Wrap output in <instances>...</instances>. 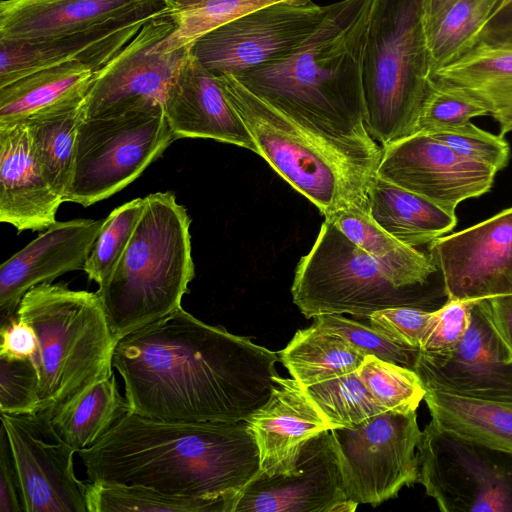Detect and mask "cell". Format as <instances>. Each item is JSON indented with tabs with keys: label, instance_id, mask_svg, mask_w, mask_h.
I'll return each mask as SVG.
<instances>
[{
	"label": "cell",
	"instance_id": "cell-10",
	"mask_svg": "<svg viewBox=\"0 0 512 512\" xmlns=\"http://www.w3.org/2000/svg\"><path fill=\"white\" fill-rule=\"evenodd\" d=\"M417 456V482L441 511L512 512V453L463 439L430 421Z\"/></svg>",
	"mask_w": 512,
	"mask_h": 512
},
{
	"label": "cell",
	"instance_id": "cell-39",
	"mask_svg": "<svg viewBox=\"0 0 512 512\" xmlns=\"http://www.w3.org/2000/svg\"><path fill=\"white\" fill-rule=\"evenodd\" d=\"M486 110L452 85L430 77L414 133L433 134L464 125Z\"/></svg>",
	"mask_w": 512,
	"mask_h": 512
},
{
	"label": "cell",
	"instance_id": "cell-32",
	"mask_svg": "<svg viewBox=\"0 0 512 512\" xmlns=\"http://www.w3.org/2000/svg\"><path fill=\"white\" fill-rule=\"evenodd\" d=\"M278 356L303 388L356 371L365 358L344 338L315 324L298 330Z\"/></svg>",
	"mask_w": 512,
	"mask_h": 512
},
{
	"label": "cell",
	"instance_id": "cell-2",
	"mask_svg": "<svg viewBox=\"0 0 512 512\" xmlns=\"http://www.w3.org/2000/svg\"><path fill=\"white\" fill-rule=\"evenodd\" d=\"M371 3L331 4L322 24L294 50L234 77L337 154L375 176L382 147L367 129L363 87Z\"/></svg>",
	"mask_w": 512,
	"mask_h": 512
},
{
	"label": "cell",
	"instance_id": "cell-8",
	"mask_svg": "<svg viewBox=\"0 0 512 512\" xmlns=\"http://www.w3.org/2000/svg\"><path fill=\"white\" fill-rule=\"evenodd\" d=\"M424 288L399 286L369 254L324 220L318 236L297 264L291 293L306 318L372 313L400 306L429 309Z\"/></svg>",
	"mask_w": 512,
	"mask_h": 512
},
{
	"label": "cell",
	"instance_id": "cell-50",
	"mask_svg": "<svg viewBox=\"0 0 512 512\" xmlns=\"http://www.w3.org/2000/svg\"><path fill=\"white\" fill-rule=\"evenodd\" d=\"M509 1H511V0H499L498 5H497V7H496V8H498V7H500V6L504 5V4H506V3H507V2H509ZM496 8H495V9H496Z\"/></svg>",
	"mask_w": 512,
	"mask_h": 512
},
{
	"label": "cell",
	"instance_id": "cell-36",
	"mask_svg": "<svg viewBox=\"0 0 512 512\" xmlns=\"http://www.w3.org/2000/svg\"><path fill=\"white\" fill-rule=\"evenodd\" d=\"M304 389L331 429L352 427L385 411L369 393L357 370Z\"/></svg>",
	"mask_w": 512,
	"mask_h": 512
},
{
	"label": "cell",
	"instance_id": "cell-13",
	"mask_svg": "<svg viewBox=\"0 0 512 512\" xmlns=\"http://www.w3.org/2000/svg\"><path fill=\"white\" fill-rule=\"evenodd\" d=\"M175 28L168 11L150 19L98 70L84 99V118L164 104L167 89L189 53V46L174 51L162 48Z\"/></svg>",
	"mask_w": 512,
	"mask_h": 512
},
{
	"label": "cell",
	"instance_id": "cell-12",
	"mask_svg": "<svg viewBox=\"0 0 512 512\" xmlns=\"http://www.w3.org/2000/svg\"><path fill=\"white\" fill-rule=\"evenodd\" d=\"M331 4L278 2L248 12L198 38L189 52L214 76H237L277 60L304 42Z\"/></svg>",
	"mask_w": 512,
	"mask_h": 512
},
{
	"label": "cell",
	"instance_id": "cell-35",
	"mask_svg": "<svg viewBox=\"0 0 512 512\" xmlns=\"http://www.w3.org/2000/svg\"><path fill=\"white\" fill-rule=\"evenodd\" d=\"M311 0H168V13L175 30L163 41L162 48L174 51L190 46L206 33L258 8L278 2Z\"/></svg>",
	"mask_w": 512,
	"mask_h": 512
},
{
	"label": "cell",
	"instance_id": "cell-14",
	"mask_svg": "<svg viewBox=\"0 0 512 512\" xmlns=\"http://www.w3.org/2000/svg\"><path fill=\"white\" fill-rule=\"evenodd\" d=\"M26 512H89L88 487L73 469L76 452L44 413H1Z\"/></svg>",
	"mask_w": 512,
	"mask_h": 512
},
{
	"label": "cell",
	"instance_id": "cell-38",
	"mask_svg": "<svg viewBox=\"0 0 512 512\" xmlns=\"http://www.w3.org/2000/svg\"><path fill=\"white\" fill-rule=\"evenodd\" d=\"M145 205L136 198L115 208L104 220L83 270L90 280L101 284L124 252Z\"/></svg>",
	"mask_w": 512,
	"mask_h": 512
},
{
	"label": "cell",
	"instance_id": "cell-26",
	"mask_svg": "<svg viewBox=\"0 0 512 512\" xmlns=\"http://www.w3.org/2000/svg\"><path fill=\"white\" fill-rule=\"evenodd\" d=\"M325 220L374 258L401 287L424 288L438 271L429 255L402 243L374 220L368 199L352 202Z\"/></svg>",
	"mask_w": 512,
	"mask_h": 512
},
{
	"label": "cell",
	"instance_id": "cell-16",
	"mask_svg": "<svg viewBox=\"0 0 512 512\" xmlns=\"http://www.w3.org/2000/svg\"><path fill=\"white\" fill-rule=\"evenodd\" d=\"M447 299L479 301L512 294V207L429 244Z\"/></svg>",
	"mask_w": 512,
	"mask_h": 512
},
{
	"label": "cell",
	"instance_id": "cell-24",
	"mask_svg": "<svg viewBox=\"0 0 512 512\" xmlns=\"http://www.w3.org/2000/svg\"><path fill=\"white\" fill-rule=\"evenodd\" d=\"M146 0H1L0 40H36L88 29Z\"/></svg>",
	"mask_w": 512,
	"mask_h": 512
},
{
	"label": "cell",
	"instance_id": "cell-27",
	"mask_svg": "<svg viewBox=\"0 0 512 512\" xmlns=\"http://www.w3.org/2000/svg\"><path fill=\"white\" fill-rule=\"evenodd\" d=\"M367 196L374 220L411 247L429 245L457 224L455 214L377 175L369 185Z\"/></svg>",
	"mask_w": 512,
	"mask_h": 512
},
{
	"label": "cell",
	"instance_id": "cell-46",
	"mask_svg": "<svg viewBox=\"0 0 512 512\" xmlns=\"http://www.w3.org/2000/svg\"><path fill=\"white\" fill-rule=\"evenodd\" d=\"M0 356L34 358L38 342L33 328L17 314L0 327Z\"/></svg>",
	"mask_w": 512,
	"mask_h": 512
},
{
	"label": "cell",
	"instance_id": "cell-15",
	"mask_svg": "<svg viewBox=\"0 0 512 512\" xmlns=\"http://www.w3.org/2000/svg\"><path fill=\"white\" fill-rule=\"evenodd\" d=\"M497 172L430 134L415 133L382 148L376 175L455 214L462 201L488 192Z\"/></svg>",
	"mask_w": 512,
	"mask_h": 512
},
{
	"label": "cell",
	"instance_id": "cell-43",
	"mask_svg": "<svg viewBox=\"0 0 512 512\" xmlns=\"http://www.w3.org/2000/svg\"><path fill=\"white\" fill-rule=\"evenodd\" d=\"M473 302L447 299L432 314L421 341V351L441 352L456 346L467 332Z\"/></svg>",
	"mask_w": 512,
	"mask_h": 512
},
{
	"label": "cell",
	"instance_id": "cell-30",
	"mask_svg": "<svg viewBox=\"0 0 512 512\" xmlns=\"http://www.w3.org/2000/svg\"><path fill=\"white\" fill-rule=\"evenodd\" d=\"M96 72L88 65L71 62L34 72L0 87V126L21 122L40 110L86 94Z\"/></svg>",
	"mask_w": 512,
	"mask_h": 512
},
{
	"label": "cell",
	"instance_id": "cell-25",
	"mask_svg": "<svg viewBox=\"0 0 512 512\" xmlns=\"http://www.w3.org/2000/svg\"><path fill=\"white\" fill-rule=\"evenodd\" d=\"M430 77L481 105L499 124L500 135L512 132V43L480 41Z\"/></svg>",
	"mask_w": 512,
	"mask_h": 512
},
{
	"label": "cell",
	"instance_id": "cell-3",
	"mask_svg": "<svg viewBox=\"0 0 512 512\" xmlns=\"http://www.w3.org/2000/svg\"><path fill=\"white\" fill-rule=\"evenodd\" d=\"M77 453L93 483L223 501L226 512L260 470L246 421H165L129 412L95 445Z\"/></svg>",
	"mask_w": 512,
	"mask_h": 512
},
{
	"label": "cell",
	"instance_id": "cell-9",
	"mask_svg": "<svg viewBox=\"0 0 512 512\" xmlns=\"http://www.w3.org/2000/svg\"><path fill=\"white\" fill-rule=\"evenodd\" d=\"M175 140L161 103L83 118L63 202L91 206L136 180Z\"/></svg>",
	"mask_w": 512,
	"mask_h": 512
},
{
	"label": "cell",
	"instance_id": "cell-28",
	"mask_svg": "<svg viewBox=\"0 0 512 512\" xmlns=\"http://www.w3.org/2000/svg\"><path fill=\"white\" fill-rule=\"evenodd\" d=\"M85 96L71 97L23 120L42 173L62 199L73 171Z\"/></svg>",
	"mask_w": 512,
	"mask_h": 512
},
{
	"label": "cell",
	"instance_id": "cell-4",
	"mask_svg": "<svg viewBox=\"0 0 512 512\" xmlns=\"http://www.w3.org/2000/svg\"><path fill=\"white\" fill-rule=\"evenodd\" d=\"M144 198L124 252L97 291L116 343L179 309L195 275L186 208L173 192Z\"/></svg>",
	"mask_w": 512,
	"mask_h": 512
},
{
	"label": "cell",
	"instance_id": "cell-48",
	"mask_svg": "<svg viewBox=\"0 0 512 512\" xmlns=\"http://www.w3.org/2000/svg\"><path fill=\"white\" fill-rule=\"evenodd\" d=\"M480 41L512 43V0L493 11L480 32Z\"/></svg>",
	"mask_w": 512,
	"mask_h": 512
},
{
	"label": "cell",
	"instance_id": "cell-23",
	"mask_svg": "<svg viewBox=\"0 0 512 512\" xmlns=\"http://www.w3.org/2000/svg\"><path fill=\"white\" fill-rule=\"evenodd\" d=\"M63 199L46 181L24 121L0 126V221L18 232L56 223Z\"/></svg>",
	"mask_w": 512,
	"mask_h": 512
},
{
	"label": "cell",
	"instance_id": "cell-18",
	"mask_svg": "<svg viewBox=\"0 0 512 512\" xmlns=\"http://www.w3.org/2000/svg\"><path fill=\"white\" fill-rule=\"evenodd\" d=\"M413 369L426 390L512 402V358L477 301L461 341L446 351L419 350Z\"/></svg>",
	"mask_w": 512,
	"mask_h": 512
},
{
	"label": "cell",
	"instance_id": "cell-20",
	"mask_svg": "<svg viewBox=\"0 0 512 512\" xmlns=\"http://www.w3.org/2000/svg\"><path fill=\"white\" fill-rule=\"evenodd\" d=\"M105 219L57 221L0 266V322L34 286L83 269Z\"/></svg>",
	"mask_w": 512,
	"mask_h": 512
},
{
	"label": "cell",
	"instance_id": "cell-45",
	"mask_svg": "<svg viewBox=\"0 0 512 512\" xmlns=\"http://www.w3.org/2000/svg\"><path fill=\"white\" fill-rule=\"evenodd\" d=\"M18 473L4 426L0 430V512H22Z\"/></svg>",
	"mask_w": 512,
	"mask_h": 512
},
{
	"label": "cell",
	"instance_id": "cell-34",
	"mask_svg": "<svg viewBox=\"0 0 512 512\" xmlns=\"http://www.w3.org/2000/svg\"><path fill=\"white\" fill-rule=\"evenodd\" d=\"M87 497L89 512H226L223 501L173 496L140 485L91 482Z\"/></svg>",
	"mask_w": 512,
	"mask_h": 512
},
{
	"label": "cell",
	"instance_id": "cell-47",
	"mask_svg": "<svg viewBox=\"0 0 512 512\" xmlns=\"http://www.w3.org/2000/svg\"><path fill=\"white\" fill-rule=\"evenodd\" d=\"M512 358V294L477 301Z\"/></svg>",
	"mask_w": 512,
	"mask_h": 512
},
{
	"label": "cell",
	"instance_id": "cell-22",
	"mask_svg": "<svg viewBox=\"0 0 512 512\" xmlns=\"http://www.w3.org/2000/svg\"><path fill=\"white\" fill-rule=\"evenodd\" d=\"M275 381L268 401L245 420L257 444L260 472L268 476L294 471L306 442L331 430L295 379L276 376Z\"/></svg>",
	"mask_w": 512,
	"mask_h": 512
},
{
	"label": "cell",
	"instance_id": "cell-19",
	"mask_svg": "<svg viewBox=\"0 0 512 512\" xmlns=\"http://www.w3.org/2000/svg\"><path fill=\"white\" fill-rule=\"evenodd\" d=\"M168 8L166 0H146L122 15L75 33L36 40H0V87L34 72L71 62L98 71L150 19Z\"/></svg>",
	"mask_w": 512,
	"mask_h": 512
},
{
	"label": "cell",
	"instance_id": "cell-41",
	"mask_svg": "<svg viewBox=\"0 0 512 512\" xmlns=\"http://www.w3.org/2000/svg\"><path fill=\"white\" fill-rule=\"evenodd\" d=\"M39 403V374L32 358L0 356V410L34 414Z\"/></svg>",
	"mask_w": 512,
	"mask_h": 512
},
{
	"label": "cell",
	"instance_id": "cell-49",
	"mask_svg": "<svg viewBox=\"0 0 512 512\" xmlns=\"http://www.w3.org/2000/svg\"><path fill=\"white\" fill-rule=\"evenodd\" d=\"M457 0H426V26L433 22L444 10Z\"/></svg>",
	"mask_w": 512,
	"mask_h": 512
},
{
	"label": "cell",
	"instance_id": "cell-33",
	"mask_svg": "<svg viewBox=\"0 0 512 512\" xmlns=\"http://www.w3.org/2000/svg\"><path fill=\"white\" fill-rule=\"evenodd\" d=\"M499 0H457L426 26L431 74L470 51ZM430 74V75H431Z\"/></svg>",
	"mask_w": 512,
	"mask_h": 512
},
{
	"label": "cell",
	"instance_id": "cell-21",
	"mask_svg": "<svg viewBox=\"0 0 512 512\" xmlns=\"http://www.w3.org/2000/svg\"><path fill=\"white\" fill-rule=\"evenodd\" d=\"M163 106L175 140L213 139L258 154L253 137L217 77L190 52L169 85Z\"/></svg>",
	"mask_w": 512,
	"mask_h": 512
},
{
	"label": "cell",
	"instance_id": "cell-37",
	"mask_svg": "<svg viewBox=\"0 0 512 512\" xmlns=\"http://www.w3.org/2000/svg\"><path fill=\"white\" fill-rule=\"evenodd\" d=\"M357 373L385 411L414 412L424 400L426 389L414 369L366 355Z\"/></svg>",
	"mask_w": 512,
	"mask_h": 512
},
{
	"label": "cell",
	"instance_id": "cell-42",
	"mask_svg": "<svg viewBox=\"0 0 512 512\" xmlns=\"http://www.w3.org/2000/svg\"><path fill=\"white\" fill-rule=\"evenodd\" d=\"M430 135L461 156L491 166L497 171L508 163L510 148L504 136L493 135L472 122Z\"/></svg>",
	"mask_w": 512,
	"mask_h": 512
},
{
	"label": "cell",
	"instance_id": "cell-31",
	"mask_svg": "<svg viewBox=\"0 0 512 512\" xmlns=\"http://www.w3.org/2000/svg\"><path fill=\"white\" fill-rule=\"evenodd\" d=\"M129 412L112 373L57 409L50 420L59 436L78 452L95 445Z\"/></svg>",
	"mask_w": 512,
	"mask_h": 512
},
{
	"label": "cell",
	"instance_id": "cell-5",
	"mask_svg": "<svg viewBox=\"0 0 512 512\" xmlns=\"http://www.w3.org/2000/svg\"><path fill=\"white\" fill-rule=\"evenodd\" d=\"M17 316L34 330L39 374L36 413L51 416L113 373L116 341L97 292L44 282L21 299Z\"/></svg>",
	"mask_w": 512,
	"mask_h": 512
},
{
	"label": "cell",
	"instance_id": "cell-7",
	"mask_svg": "<svg viewBox=\"0 0 512 512\" xmlns=\"http://www.w3.org/2000/svg\"><path fill=\"white\" fill-rule=\"evenodd\" d=\"M217 79L253 137L258 155L324 217L368 199L374 176L252 94L234 76Z\"/></svg>",
	"mask_w": 512,
	"mask_h": 512
},
{
	"label": "cell",
	"instance_id": "cell-11",
	"mask_svg": "<svg viewBox=\"0 0 512 512\" xmlns=\"http://www.w3.org/2000/svg\"><path fill=\"white\" fill-rule=\"evenodd\" d=\"M330 432L349 500L377 506L418 481L416 450L422 431L416 411H384Z\"/></svg>",
	"mask_w": 512,
	"mask_h": 512
},
{
	"label": "cell",
	"instance_id": "cell-40",
	"mask_svg": "<svg viewBox=\"0 0 512 512\" xmlns=\"http://www.w3.org/2000/svg\"><path fill=\"white\" fill-rule=\"evenodd\" d=\"M318 327L338 334L362 354L373 355L384 361L414 368L419 350L399 345L372 326H366L342 314H324L314 317Z\"/></svg>",
	"mask_w": 512,
	"mask_h": 512
},
{
	"label": "cell",
	"instance_id": "cell-6",
	"mask_svg": "<svg viewBox=\"0 0 512 512\" xmlns=\"http://www.w3.org/2000/svg\"><path fill=\"white\" fill-rule=\"evenodd\" d=\"M426 0H372L363 53L370 136L383 148L414 133L430 79Z\"/></svg>",
	"mask_w": 512,
	"mask_h": 512
},
{
	"label": "cell",
	"instance_id": "cell-51",
	"mask_svg": "<svg viewBox=\"0 0 512 512\" xmlns=\"http://www.w3.org/2000/svg\"><path fill=\"white\" fill-rule=\"evenodd\" d=\"M166 1H168V0H166Z\"/></svg>",
	"mask_w": 512,
	"mask_h": 512
},
{
	"label": "cell",
	"instance_id": "cell-44",
	"mask_svg": "<svg viewBox=\"0 0 512 512\" xmlns=\"http://www.w3.org/2000/svg\"><path fill=\"white\" fill-rule=\"evenodd\" d=\"M431 314L432 310L400 306L376 311L368 319L370 326L391 341L419 350Z\"/></svg>",
	"mask_w": 512,
	"mask_h": 512
},
{
	"label": "cell",
	"instance_id": "cell-29",
	"mask_svg": "<svg viewBox=\"0 0 512 512\" xmlns=\"http://www.w3.org/2000/svg\"><path fill=\"white\" fill-rule=\"evenodd\" d=\"M431 421L440 429L512 453V402L469 398L426 390Z\"/></svg>",
	"mask_w": 512,
	"mask_h": 512
},
{
	"label": "cell",
	"instance_id": "cell-1",
	"mask_svg": "<svg viewBox=\"0 0 512 512\" xmlns=\"http://www.w3.org/2000/svg\"><path fill=\"white\" fill-rule=\"evenodd\" d=\"M276 352L182 307L117 341L113 368L130 412L188 422L245 421L270 398Z\"/></svg>",
	"mask_w": 512,
	"mask_h": 512
},
{
	"label": "cell",
	"instance_id": "cell-17",
	"mask_svg": "<svg viewBox=\"0 0 512 512\" xmlns=\"http://www.w3.org/2000/svg\"><path fill=\"white\" fill-rule=\"evenodd\" d=\"M357 506L344 491L327 430L306 442L291 473L268 476L259 470L231 499L228 512H348Z\"/></svg>",
	"mask_w": 512,
	"mask_h": 512
}]
</instances>
